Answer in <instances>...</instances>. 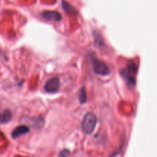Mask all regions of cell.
Segmentation results:
<instances>
[{"mask_svg":"<svg viewBox=\"0 0 157 157\" xmlns=\"http://www.w3.org/2000/svg\"><path fill=\"white\" fill-rule=\"evenodd\" d=\"M137 72V66L133 61H130L127 63V67L120 71L121 76L126 81L127 84L130 86H135L136 79L135 76Z\"/></svg>","mask_w":157,"mask_h":157,"instance_id":"6da1fadb","label":"cell"},{"mask_svg":"<svg viewBox=\"0 0 157 157\" xmlns=\"http://www.w3.org/2000/svg\"><path fill=\"white\" fill-rule=\"evenodd\" d=\"M96 124L97 119L95 115L92 113H87L84 117L81 123L83 132L86 134H91L96 127Z\"/></svg>","mask_w":157,"mask_h":157,"instance_id":"7a4b0ae2","label":"cell"},{"mask_svg":"<svg viewBox=\"0 0 157 157\" xmlns=\"http://www.w3.org/2000/svg\"><path fill=\"white\" fill-rule=\"evenodd\" d=\"M91 63L95 73L101 76H107L110 74V69L105 62L98 58L91 57Z\"/></svg>","mask_w":157,"mask_h":157,"instance_id":"3957f363","label":"cell"},{"mask_svg":"<svg viewBox=\"0 0 157 157\" xmlns=\"http://www.w3.org/2000/svg\"><path fill=\"white\" fill-rule=\"evenodd\" d=\"M60 87V80L58 78H52L46 81L44 89L47 93L53 94L58 90Z\"/></svg>","mask_w":157,"mask_h":157,"instance_id":"277c9868","label":"cell"},{"mask_svg":"<svg viewBox=\"0 0 157 157\" xmlns=\"http://www.w3.org/2000/svg\"><path fill=\"white\" fill-rule=\"evenodd\" d=\"M41 17L47 21H60L62 18L61 15L56 11H44L41 13Z\"/></svg>","mask_w":157,"mask_h":157,"instance_id":"5b68a950","label":"cell"},{"mask_svg":"<svg viewBox=\"0 0 157 157\" xmlns=\"http://www.w3.org/2000/svg\"><path fill=\"white\" fill-rule=\"evenodd\" d=\"M30 130V129L27 127V126L21 125L18 126L16 128L14 129L12 132V136L13 139H16V138L19 137V136H22V135L28 133Z\"/></svg>","mask_w":157,"mask_h":157,"instance_id":"8992f818","label":"cell"},{"mask_svg":"<svg viewBox=\"0 0 157 157\" xmlns=\"http://www.w3.org/2000/svg\"><path fill=\"white\" fill-rule=\"evenodd\" d=\"M61 4H62L63 9H64V12H65L66 13L71 14V15H78V14L77 9H75V8L73 6H71L70 3L67 2L63 0L62 3H61Z\"/></svg>","mask_w":157,"mask_h":157,"instance_id":"52a82bcc","label":"cell"},{"mask_svg":"<svg viewBox=\"0 0 157 157\" xmlns=\"http://www.w3.org/2000/svg\"><path fill=\"white\" fill-rule=\"evenodd\" d=\"M12 117V112L9 110H5L2 113H0V123L6 124L11 121Z\"/></svg>","mask_w":157,"mask_h":157,"instance_id":"ba28073f","label":"cell"},{"mask_svg":"<svg viewBox=\"0 0 157 157\" xmlns=\"http://www.w3.org/2000/svg\"><path fill=\"white\" fill-rule=\"evenodd\" d=\"M78 99H79L80 103L81 104H84L87 102V93H86V90L84 87H82L79 90V93H78Z\"/></svg>","mask_w":157,"mask_h":157,"instance_id":"9c48e42d","label":"cell"},{"mask_svg":"<svg viewBox=\"0 0 157 157\" xmlns=\"http://www.w3.org/2000/svg\"><path fill=\"white\" fill-rule=\"evenodd\" d=\"M35 124H33L34 128H38V127H41L43 125V120L41 118H37L36 121H34Z\"/></svg>","mask_w":157,"mask_h":157,"instance_id":"30bf717a","label":"cell"},{"mask_svg":"<svg viewBox=\"0 0 157 157\" xmlns=\"http://www.w3.org/2000/svg\"><path fill=\"white\" fill-rule=\"evenodd\" d=\"M69 153H70L69 150H64L63 151L61 152V153L59 154V156H67V155H69Z\"/></svg>","mask_w":157,"mask_h":157,"instance_id":"8fae6325","label":"cell"}]
</instances>
